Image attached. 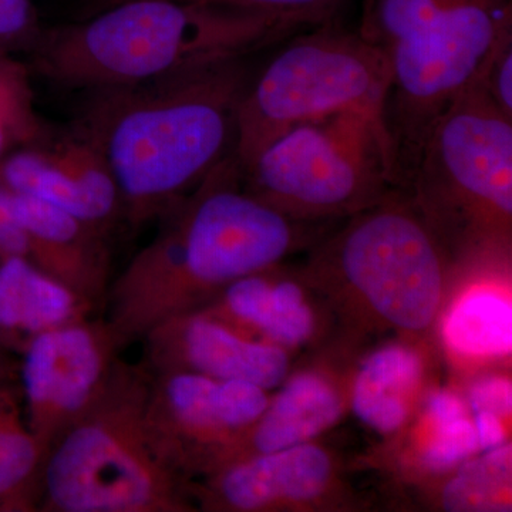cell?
Wrapping results in <instances>:
<instances>
[{
  "label": "cell",
  "instance_id": "6da1fadb",
  "mask_svg": "<svg viewBox=\"0 0 512 512\" xmlns=\"http://www.w3.org/2000/svg\"><path fill=\"white\" fill-rule=\"evenodd\" d=\"M158 220L156 237L111 281L104 303L127 346L320 238L315 222L293 220L249 194L234 153Z\"/></svg>",
  "mask_w": 512,
  "mask_h": 512
},
{
  "label": "cell",
  "instance_id": "7a4b0ae2",
  "mask_svg": "<svg viewBox=\"0 0 512 512\" xmlns=\"http://www.w3.org/2000/svg\"><path fill=\"white\" fill-rule=\"evenodd\" d=\"M247 57L94 92L83 131L119 185L124 221L158 220L234 153Z\"/></svg>",
  "mask_w": 512,
  "mask_h": 512
},
{
  "label": "cell",
  "instance_id": "3957f363",
  "mask_svg": "<svg viewBox=\"0 0 512 512\" xmlns=\"http://www.w3.org/2000/svg\"><path fill=\"white\" fill-rule=\"evenodd\" d=\"M306 28L266 13L188 0H123L74 25L43 32L35 72L94 92L241 59Z\"/></svg>",
  "mask_w": 512,
  "mask_h": 512
},
{
  "label": "cell",
  "instance_id": "277c9868",
  "mask_svg": "<svg viewBox=\"0 0 512 512\" xmlns=\"http://www.w3.org/2000/svg\"><path fill=\"white\" fill-rule=\"evenodd\" d=\"M357 33L389 62L383 123L406 190L431 128L512 36V0H362Z\"/></svg>",
  "mask_w": 512,
  "mask_h": 512
},
{
  "label": "cell",
  "instance_id": "5b68a950",
  "mask_svg": "<svg viewBox=\"0 0 512 512\" xmlns=\"http://www.w3.org/2000/svg\"><path fill=\"white\" fill-rule=\"evenodd\" d=\"M404 191L451 269L510 261L512 119L478 77L431 128Z\"/></svg>",
  "mask_w": 512,
  "mask_h": 512
},
{
  "label": "cell",
  "instance_id": "8992f818",
  "mask_svg": "<svg viewBox=\"0 0 512 512\" xmlns=\"http://www.w3.org/2000/svg\"><path fill=\"white\" fill-rule=\"evenodd\" d=\"M150 372L120 359L92 406L49 447L37 512H191V483L147 429Z\"/></svg>",
  "mask_w": 512,
  "mask_h": 512
},
{
  "label": "cell",
  "instance_id": "52a82bcc",
  "mask_svg": "<svg viewBox=\"0 0 512 512\" xmlns=\"http://www.w3.org/2000/svg\"><path fill=\"white\" fill-rule=\"evenodd\" d=\"M316 241L303 268L312 288L382 329L423 335L439 319L451 269L409 194L394 187Z\"/></svg>",
  "mask_w": 512,
  "mask_h": 512
},
{
  "label": "cell",
  "instance_id": "ba28073f",
  "mask_svg": "<svg viewBox=\"0 0 512 512\" xmlns=\"http://www.w3.org/2000/svg\"><path fill=\"white\" fill-rule=\"evenodd\" d=\"M241 174L249 194L286 217L315 224L352 217L396 187L383 119L360 111L291 128Z\"/></svg>",
  "mask_w": 512,
  "mask_h": 512
},
{
  "label": "cell",
  "instance_id": "9c48e42d",
  "mask_svg": "<svg viewBox=\"0 0 512 512\" xmlns=\"http://www.w3.org/2000/svg\"><path fill=\"white\" fill-rule=\"evenodd\" d=\"M285 42L239 104L234 156L241 168L299 124L346 111L383 119L389 62L357 30L332 20Z\"/></svg>",
  "mask_w": 512,
  "mask_h": 512
},
{
  "label": "cell",
  "instance_id": "30bf717a",
  "mask_svg": "<svg viewBox=\"0 0 512 512\" xmlns=\"http://www.w3.org/2000/svg\"><path fill=\"white\" fill-rule=\"evenodd\" d=\"M268 392L244 380L150 373L151 441L165 463L191 483L211 473L222 453L262 416Z\"/></svg>",
  "mask_w": 512,
  "mask_h": 512
},
{
  "label": "cell",
  "instance_id": "8fae6325",
  "mask_svg": "<svg viewBox=\"0 0 512 512\" xmlns=\"http://www.w3.org/2000/svg\"><path fill=\"white\" fill-rule=\"evenodd\" d=\"M127 348L109 320L89 318L42 333L23 349L26 416L47 451L100 396Z\"/></svg>",
  "mask_w": 512,
  "mask_h": 512
},
{
  "label": "cell",
  "instance_id": "7c38bea8",
  "mask_svg": "<svg viewBox=\"0 0 512 512\" xmlns=\"http://www.w3.org/2000/svg\"><path fill=\"white\" fill-rule=\"evenodd\" d=\"M339 485L336 458L309 441L242 458L197 478L191 481V498L197 511H303L328 507Z\"/></svg>",
  "mask_w": 512,
  "mask_h": 512
},
{
  "label": "cell",
  "instance_id": "4fadbf2b",
  "mask_svg": "<svg viewBox=\"0 0 512 512\" xmlns=\"http://www.w3.org/2000/svg\"><path fill=\"white\" fill-rule=\"evenodd\" d=\"M143 342V365L150 373H197L274 390L291 367L288 350L252 338L205 309L164 320Z\"/></svg>",
  "mask_w": 512,
  "mask_h": 512
},
{
  "label": "cell",
  "instance_id": "5bb4252c",
  "mask_svg": "<svg viewBox=\"0 0 512 512\" xmlns=\"http://www.w3.org/2000/svg\"><path fill=\"white\" fill-rule=\"evenodd\" d=\"M0 183L16 194L62 208L107 235L124 220L116 178L83 130L12 151L0 160Z\"/></svg>",
  "mask_w": 512,
  "mask_h": 512
},
{
  "label": "cell",
  "instance_id": "9a60e30c",
  "mask_svg": "<svg viewBox=\"0 0 512 512\" xmlns=\"http://www.w3.org/2000/svg\"><path fill=\"white\" fill-rule=\"evenodd\" d=\"M13 204L28 237L29 261L94 308L104 306L113 281L110 235L28 195L13 192Z\"/></svg>",
  "mask_w": 512,
  "mask_h": 512
},
{
  "label": "cell",
  "instance_id": "2e32d148",
  "mask_svg": "<svg viewBox=\"0 0 512 512\" xmlns=\"http://www.w3.org/2000/svg\"><path fill=\"white\" fill-rule=\"evenodd\" d=\"M279 387L262 416L222 453L212 471L242 458L309 443L332 429L345 412L342 387L325 370H301Z\"/></svg>",
  "mask_w": 512,
  "mask_h": 512
},
{
  "label": "cell",
  "instance_id": "e0dca14e",
  "mask_svg": "<svg viewBox=\"0 0 512 512\" xmlns=\"http://www.w3.org/2000/svg\"><path fill=\"white\" fill-rule=\"evenodd\" d=\"M279 265L232 282L205 309L252 338L286 350L306 345L316 335L318 316L306 296L305 276Z\"/></svg>",
  "mask_w": 512,
  "mask_h": 512
},
{
  "label": "cell",
  "instance_id": "ac0fdd59",
  "mask_svg": "<svg viewBox=\"0 0 512 512\" xmlns=\"http://www.w3.org/2000/svg\"><path fill=\"white\" fill-rule=\"evenodd\" d=\"M96 308L25 258L0 259V342L23 352L36 336L92 318Z\"/></svg>",
  "mask_w": 512,
  "mask_h": 512
},
{
  "label": "cell",
  "instance_id": "d6986e66",
  "mask_svg": "<svg viewBox=\"0 0 512 512\" xmlns=\"http://www.w3.org/2000/svg\"><path fill=\"white\" fill-rule=\"evenodd\" d=\"M424 377L426 365L419 350L409 343H389L360 363L350 389V406L369 429L393 436L413 416Z\"/></svg>",
  "mask_w": 512,
  "mask_h": 512
},
{
  "label": "cell",
  "instance_id": "ffe728a7",
  "mask_svg": "<svg viewBox=\"0 0 512 512\" xmlns=\"http://www.w3.org/2000/svg\"><path fill=\"white\" fill-rule=\"evenodd\" d=\"M47 450L26 416L19 360L0 359V512H36Z\"/></svg>",
  "mask_w": 512,
  "mask_h": 512
},
{
  "label": "cell",
  "instance_id": "44dd1931",
  "mask_svg": "<svg viewBox=\"0 0 512 512\" xmlns=\"http://www.w3.org/2000/svg\"><path fill=\"white\" fill-rule=\"evenodd\" d=\"M440 332L446 348L460 359L494 360L510 356V296L493 285L467 289L448 306Z\"/></svg>",
  "mask_w": 512,
  "mask_h": 512
},
{
  "label": "cell",
  "instance_id": "7402d4cb",
  "mask_svg": "<svg viewBox=\"0 0 512 512\" xmlns=\"http://www.w3.org/2000/svg\"><path fill=\"white\" fill-rule=\"evenodd\" d=\"M512 447L510 441L481 451L448 474L441 488V510L451 512L511 511Z\"/></svg>",
  "mask_w": 512,
  "mask_h": 512
},
{
  "label": "cell",
  "instance_id": "603a6c76",
  "mask_svg": "<svg viewBox=\"0 0 512 512\" xmlns=\"http://www.w3.org/2000/svg\"><path fill=\"white\" fill-rule=\"evenodd\" d=\"M49 138L36 110L32 70L16 55L0 53V160L12 151L39 146Z\"/></svg>",
  "mask_w": 512,
  "mask_h": 512
},
{
  "label": "cell",
  "instance_id": "cb8c5ba5",
  "mask_svg": "<svg viewBox=\"0 0 512 512\" xmlns=\"http://www.w3.org/2000/svg\"><path fill=\"white\" fill-rule=\"evenodd\" d=\"M426 423L429 436L421 441L416 458L421 473L447 476L468 458L480 453L471 414L447 423Z\"/></svg>",
  "mask_w": 512,
  "mask_h": 512
},
{
  "label": "cell",
  "instance_id": "d4e9b609",
  "mask_svg": "<svg viewBox=\"0 0 512 512\" xmlns=\"http://www.w3.org/2000/svg\"><path fill=\"white\" fill-rule=\"evenodd\" d=\"M119 2L123 0H90L89 15ZM188 2L266 13L309 29L336 20V13L342 6L343 0H188Z\"/></svg>",
  "mask_w": 512,
  "mask_h": 512
},
{
  "label": "cell",
  "instance_id": "484cf974",
  "mask_svg": "<svg viewBox=\"0 0 512 512\" xmlns=\"http://www.w3.org/2000/svg\"><path fill=\"white\" fill-rule=\"evenodd\" d=\"M42 33L33 0H0V53L32 52Z\"/></svg>",
  "mask_w": 512,
  "mask_h": 512
},
{
  "label": "cell",
  "instance_id": "4316f807",
  "mask_svg": "<svg viewBox=\"0 0 512 512\" xmlns=\"http://www.w3.org/2000/svg\"><path fill=\"white\" fill-rule=\"evenodd\" d=\"M478 79L495 106L512 119V36L497 46Z\"/></svg>",
  "mask_w": 512,
  "mask_h": 512
},
{
  "label": "cell",
  "instance_id": "83f0119b",
  "mask_svg": "<svg viewBox=\"0 0 512 512\" xmlns=\"http://www.w3.org/2000/svg\"><path fill=\"white\" fill-rule=\"evenodd\" d=\"M470 414L487 412L507 420L512 412V383L504 375H483L468 386L466 396Z\"/></svg>",
  "mask_w": 512,
  "mask_h": 512
},
{
  "label": "cell",
  "instance_id": "f1b7e54d",
  "mask_svg": "<svg viewBox=\"0 0 512 512\" xmlns=\"http://www.w3.org/2000/svg\"><path fill=\"white\" fill-rule=\"evenodd\" d=\"M29 259L28 237L13 204V192L0 183V259Z\"/></svg>",
  "mask_w": 512,
  "mask_h": 512
},
{
  "label": "cell",
  "instance_id": "f546056e",
  "mask_svg": "<svg viewBox=\"0 0 512 512\" xmlns=\"http://www.w3.org/2000/svg\"><path fill=\"white\" fill-rule=\"evenodd\" d=\"M424 419L430 423H447L470 416L466 399L463 394L451 389L430 390L424 396Z\"/></svg>",
  "mask_w": 512,
  "mask_h": 512
},
{
  "label": "cell",
  "instance_id": "4dcf8cb0",
  "mask_svg": "<svg viewBox=\"0 0 512 512\" xmlns=\"http://www.w3.org/2000/svg\"><path fill=\"white\" fill-rule=\"evenodd\" d=\"M481 451L493 450L508 443L507 424L495 414L480 412L471 414Z\"/></svg>",
  "mask_w": 512,
  "mask_h": 512
},
{
  "label": "cell",
  "instance_id": "1f68e13d",
  "mask_svg": "<svg viewBox=\"0 0 512 512\" xmlns=\"http://www.w3.org/2000/svg\"><path fill=\"white\" fill-rule=\"evenodd\" d=\"M13 356L12 353H9L8 350L3 348L2 342H0V359H5V357Z\"/></svg>",
  "mask_w": 512,
  "mask_h": 512
}]
</instances>
